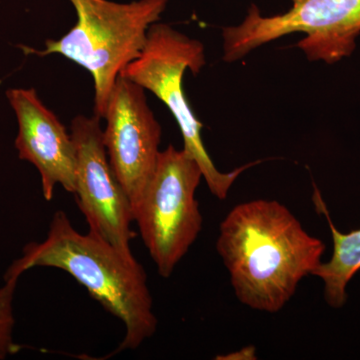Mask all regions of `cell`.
I'll return each instance as SVG.
<instances>
[{"instance_id": "obj_2", "label": "cell", "mask_w": 360, "mask_h": 360, "mask_svg": "<svg viewBox=\"0 0 360 360\" xmlns=\"http://www.w3.org/2000/svg\"><path fill=\"white\" fill-rule=\"evenodd\" d=\"M34 267L68 272L122 322L125 333L118 352L137 349L155 335L158 319L146 270L134 255H124L90 232L80 233L65 212L54 213L47 238L28 243L4 278H20Z\"/></svg>"}, {"instance_id": "obj_1", "label": "cell", "mask_w": 360, "mask_h": 360, "mask_svg": "<svg viewBox=\"0 0 360 360\" xmlns=\"http://www.w3.org/2000/svg\"><path fill=\"white\" fill-rule=\"evenodd\" d=\"M217 250L239 302L274 314L321 264L326 245L307 233L285 205L257 200L239 203L225 217Z\"/></svg>"}, {"instance_id": "obj_4", "label": "cell", "mask_w": 360, "mask_h": 360, "mask_svg": "<svg viewBox=\"0 0 360 360\" xmlns=\"http://www.w3.org/2000/svg\"><path fill=\"white\" fill-rule=\"evenodd\" d=\"M205 65V47L200 41L177 32L170 25L156 22L149 28L141 56L129 63L120 75L153 92L167 106L179 123L184 139L182 149L198 163L203 179L213 195L224 200L239 175L255 163L243 165L233 172H221L208 155L201 135L202 123L194 115L182 87L186 70L198 75Z\"/></svg>"}, {"instance_id": "obj_8", "label": "cell", "mask_w": 360, "mask_h": 360, "mask_svg": "<svg viewBox=\"0 0 360 360\" xmlns=\"http://www.w3.org/2000/svg\"><path fill=\"white\" fill-rule=\"evenodd\" d=\"M103 120L110 167L134 207L158 163L160 122L149 108L146 89L122 75L116 80Z\"/></svg>"}, {"instance_id": "obj_6", "label": "cell", "mask_w": 360, "mask_h": 360, "mask_svg": "<svg viewBox=\"0 0 360 360\" xmlns=\"http://www.w3.org/2000/svg\"><path fill=\"white\" fill-rule=\"evenodd\" d=\"M295 32L304 33L297 46L309 60L338 63L356 46L360 0H292L290 11L274 16H262L257 6H251L240 25L224 28V59L233 63Z\"/></svg>"}, {"instance_id": "obj_12", "label": "cell", "mask_w": 360, "mask_h": 360, "mask_svg": "<svg viewBox=\"0 0 360 360\" xmlns=\"http://www.w3.org/2000/svg\"><path fill=\"white\" fill-rule=\"evenodd\" d=\"M255 347H245L243 349L239 350L238 352H234V354H231V355H226L229 357L226 359H233L234 357H236V359H253L252 357L255 359Z\"/></svg>"}, {"instance_id": "obj_11", "label": "cell", "mask_w": 360, "mask_h": 360, "mask_svg": "<svg viewBox=\"0 0 360 360\" xmlns=\"http://www.w3.org/2000/svg\"><path fill=\"white\" fill-rule=\"evenodd\" d=\"M6 283L0 288V360L15 354L20 347L13 341V297L18 278H4Z\"/></svg>"}, {"instance_id": "obj_9", "label": "cell", "mask_w": 360, "mask_h": 360, "mask_svg": "<svg viewBox=\"0 0 360 360\" xmlns=\"http://www.w3.org/2000/svg\"><path fill=\"white\" fill-rule=\"evenodd\" d=\"M6 96L18 117L15 148L20 160L39 170L45 200L53 198L58 186L75 193L77 149L70 132L34 89H9Z\"/></svg>"}, {"instance_id": "obj_7", "label": "cell", "mask_w": 360, "mask_h": 360, "mask_svg": "<svg viewBox=\"0 0 360 360\" xmlns=\"http://www.w3.org/2000/svg\"><path fill=\"white\" fill-rule=\"evenodd\" d=\"M101 120L96 115H79L71 122L70 134L77 149L75 194L90 233L124 255H134L130 248L135 236L131 229L134 210L110 167Z\"/></svg>"}, {"instance_id": "obj_10", "label": "cell", "mask_w": 360, "mask_h": 360, "mask_svg": "<svg viewBox=\"0 0 360 360\" xmlns=\"http://www.w3.org/2000/svg\"><path fill=\"white\" fill-rule=\"evenodd\" d=\"M314 205L328 220L333 234V257L328 262H321L312 272L324 283V298L333 309H341L347 300V285L360 270V229L342 233L333 224L326 202L319 189L315 188Z\"/></svg>"}, {"instance_id": "obj_3", "label": "cell", "mask_w": 360, "mask_h": 360, "mask_svg": "<svg viewBox=\"0 0 360 360\" xmlns=\"http://www.w3.org/2000/svg\"><path fill=\"white\" fill-rule=\"evenodd\" d=\"M77 13L75 26L42 51L22 46L27 54H60L94 78V115L103 120L116 80L141 56L149 28L160 20L168 0H70Z\"/></svg>"}, {"instance_id": "obj_5", "label": "cell", "mask_w": 360, "mask_h": 360, "mask_svg": "<svg viewBox=\"0 0 360 360\" xmlns=\"http://www.w3.org/2000/svg\"><path fill=\"white\" fill-rule=\"evenodd\" d=\"M202 179L196 160L169 146L160 151L153 176L132 207L142 241L163 278L172 276L202 229L195 198Z\"/></svg>"}]
</instances>
